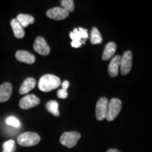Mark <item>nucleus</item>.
Returning a JSON list of instances; mask_svg holds the SVG:
<instances>
[{
    "instance_id": "obj_1",
    "label": "nucleus",
    "mask_w": 152,
    "mask_h": 152,
    "mask_svg": "<svg viewBox=\"0 0 152 152\" xmlns=\"http://www.w3.org/2000/svg\"><path fill=\"white\" fill-rule=\"evenodd\" d=\"M60 85L61 80L59 77L54 75L47 74V75H44L39 79V83H38V87L42 92H48L56 89L57 87H59Z\"/></svg>"
},
{
    "instance_id": "obj_2",
    "label": "nucleus",
    "mask_w": 152,
    "mask_h": 152,
    "mask_svg": "<svg viewBox=\"0 0 152 152\" xmlns=\"http://www.w3.org/2000/svg\"><path fill=\"white\" fill-rule=\"evenodd\" d=\"M17 142L22 147H33L40 142V137L35 132H26L18 137Z\"/></svg>"
},
{
    "instance_id": "obj_3",
    "label": "nucleus",
    "mask_w": 152,
    "mask_h": 152,
    "mask_svg": "<svg viewBox=\"0 0 152 152\" xmlns=\"http://www.w3.org/2000/svg\"><path fill=\"white\" fill-rule=\"evenodd\" d=\"M70 37L72 39L71 46L74 48H78L85 43V40L88 38L87 30L83 28H75L73 31L70 33Z\"/></svg>"
},
{
    "instance_id": "obj_4",
    "label": "nucleus",
    "mask_w": 152,
    "mask_h": 152,
    "mask_svg": "<svg viewBox=\"0 0 152 152\" xmlns=\"http://www.w3.org/2000/svg\"><path fill=\"white\" fill-rule=\"evenodd\" d=\"M122 108V102L117 98H113L108 104L107 113L105 118L108 121H112L118 115Z\"/></svg>"
},
{
    "instance_id": "obj_5",
    "label": "nucleus",
    "mask_w": 152,
    "mask_h": 152,
    "mask_svg": "<svg viewBox=\"0 0 152 152\" xmlns=\"http://www.w3.org/2000/svg\"><path fill=\"white\" fill-rule=\"evenodd\" d=\"M80 137V134L77 132H66L61 136L60 142L62 145L72 148L77 144Z\"/></svg>"
},
{
    "instance_id": "obj_6",
    "label": "nucleus",
    "mask_w": 152,
    "mask_h": 152,
    "mask_svg": "<svg viewBox=\"0 0 152 152\" xmlns=\"http://www.w3.org/2000/svg\"><path fill=\"white\" fill-rule=\"evenodd\" d=\"M132 54L130 51L125 52L121 57L120 68H121V74L123 75H127L130 71L131 68H132Z\"/></svg>"
},
{
    "instance_id": "obj_7",
    "label": "nucleus",
    "mask_w": 152,
    "mask_h": 152,
    "mask_svg": "<svg viewBox=\"0 0 152 152\" xmlns=\"http://www.w3.org/2000/svg\"><path fill=\"white\" fill-rule=\"evenodd\" d=\"M109 100L106 97L100 98L96 105V118L98 121H103L107 113Z\"/></svg>"
},
{
    "instance_id": "obj_8",
    "label": "nucleus",
    "mask_w": 152,
    "mask_h": 152,
    "mask_svg": "<svg viewBox=\"0 0 152 152\" xmlns=\"http://www.w3.org/2000/svg\"><path fill=\"white\" fill-rule=\"evenodd\" d=\"M40 103L39 99L34 94H28L20 99L19 102V106L22 109L27 110L30 108L35 107Z\"/></svg>"
},
{
    "instance_id": "obj_9",
    "label": "nucleus",
    "mask_w": 152,
    "mask_h": 152,
    "mask_svg": "<svg viewBox=\"0 0 152 152\" xmlns=\"http://www.w3.org/2000/svg\"><path fill=\"white\" fill-rule=\"evenodd\" d=\"M33 48L36 52L42 56H47L50 52V48L47 45L46 40L42 37H37L36 38Z\"/></svg>"
},
{
    "instance_id": "obj_10",
    "label": "nucleus",
    "mask_w": 152,
    "mask_h": 152,
    "mask_svg": "<svg viewBox=\"0 0 152 152\" xmlns=\"http://www.w3.org/2000/svg\"><path fill=\"white\" fill-rule=\"evenodd\" d=\"M47 16L49 18L56 20H61L69 16V13L62 7H54L47 11Z\"/></svg>"
},
{
    "instance_id": "obj_11",
    "label": "nucleus",
    "mask_w": 152,
    "mask_h": 152,
    "mask_svg": "<svg viewBox=\"0 0 152 152\" xmlns=\"http://www.w3.org/2000/svg\"><path fill=\"white\" fill-rule=\"evenodd\" d=\"M16 58L19 61L28 64H33L35 62V57L27 51L19 50L16 53Z\"/></svg>"
},
{
    "instance_id": "obj_12",
    "label": "nucleus",
    "mask_w": 152,
    "mask_h": 152,
    "mask_svg": "<svg viewBox=\"0 0 152 152\" xmlns=\"http://www.w3.org/2000/svg\"><path fill=\"white\" fill-rule=\"evenodd\" d=\"M12 94V85L9 83H4L0 85V103L5 102L10 99Z\"/></svg>"
},
{
    "instance_id": "obj_13",
    "label": "nucleus",
    "mask_w": 152,
    "mask_h": 152,
    "mask_svg": "<svg viewBox=\"0 0 152 152\" xmlns=\"http://www.w3.org/2000/svg\"><path fill=\"white\" fill-rule=\"evenodd\" d=\"M121 56L120 55H117V56L113 57V59L110 62L108 71H109V74L111 77H116L118 74V69L120 67V64H121Z\"/></svg>"
},
{
    "instance_id": "obj_14",
    "label": "nucleus",
    "mask_w": 152,
    "mask_h": 152,
    "mask_svg": "<svg viewBox=\"0 0 152 152\" xmlns=\"http://www.w3.org/2000/svg\"><path fill=\"white\" fill-rule=\"evenodd\" d=\"M36 85V80L33 77H28L20 87L19 92L20 94H25L31 91Z\"/></svg>"
},
{
    "instance_id": "obj_15",
    "label": "nucleus",
    "mask_w": 152,
    "mask_h": 152,
    "mask_svg": "<svg viewBox=\"0 0 152 152\" xmlns=\"http://www.w3.org/2000/svg\"><path fill=\"white\" fill-rule=\"evenodd\" d=\"M11 26L12 28L13 32L15 37L18 39H21L25 36V31L24 28L20 26V24L18 22L16 18H14L11 20Z\"/></svg>"
},
{
    "instance_id": "obj_16",
    "label": "nucleus",
    "mask_w": 152,
    "mask_h": 152,
    "mask_svg": "<svg viewBox=\"0 0 152 152\" xmlns=\"http://www.w3.org/2000/svg\"><path fill=\"white\" fill-rule=\"evenodd\" d=\"M115 51H116V45L113 42L108 43L104 48L103 55H102V59L104 61L110 59L115 54Z\"/></svg>"
},
{
    "instance_id": "obj_17",
    "label": "nucleus",
    "mask_w": 152,
    "mask_h": 152,
    "mask_svg": "<svg viewBox=\"0 0 152 152\" xmlns=\"http://www.w3.org/2000/svg\"><path fill=\"white\" fill-rule=\"evenodd\" d=\"M16 20L20 24L23 28H26L30 24H33L35 22V18L33 16L28 14H20L18 15Z\"/></svg>"
},
{
    "instance_id": "obj_18",
    "label": "nucleus",
    "mask_w": 152,
    "mask_h": 152,
    "mask_svg": "<svg viewBox=\"0 0 152 152\" xmlns=\"http://www.w3.org/2000/svg\"><path fill=\"white\" fill-rule=\"evenodd\" d=\"M47 109L49 112L55 115V116H58L59 115V110H58V103L55 100L49 101L46 104Z\"/></svg>"
},
{
    "instance_id": "obj_19",
    "label": "nucleus",
    "mask_w": 152,
    "mask_h": 152,
    "mask_svg": "<svg viewBox=\"0 0 152 152\" xmlns=\"http://www.w3.org/2000/svg\"><path fill=\"white\" fill-rule=\"evenodd\" d=\"M90 41L92 45H98L102 42V37L99 31V30L96 27L92 28L91 32Z\"/></svg>"
},
{
    "instance_id": "obj_20",
    "label": "nucleus",
    "mask_w": 152,
    "mask_h": 152,
    "mask_svg": "<svg viewBox=\"0 0 152 152\" xmlns=\"http://www.w3.org/2000/svg\"><path fill=\"white\" fill-rule=\"evenodd\" d=\"M3 152H14L16 149L14 140H10L3 144Z\"/></svg>"
},
{
    "instance_id": "obj_21",
    "label": "nucleus",
    "mask_w": 152,
    "mask_h": 152,
    "mask_svg": "<svg viewBox=\"0 0 152 152\" xmlns=\"http://www.w3.org/2000/svg\"><path fill=\"white\" fill-rule=\"evenodd\" d=\"M62 8H64L68 13H71L74 11L75 9V5H74V1L73 0H62L61 1Z\"/></svg>"
},
{
    "instance_id": "obj_22",
    "label": "nucleus",
    "mask_w": 152,
    "mask_h": 152,
    "mask_svg": "<svg viewBox=\"0 0 152 152\" xmlns=\"http://www.w3.org/2000/svg\"><path fill=\"white\" fill-rule=\"evenodd\" d=\"M6 123L8 125L14 127L15 128H18L20 127V121L14 116H9L6 120Z\"/></svg>"
},
{
    "instance_id": "obj_23",
    "label": "nucleus",
    "mask_w": 152,
    "mask_h": 152,
    "mask_svg": "<svg viewBox=\"0 0 152 152\" xmlns=\"http://www.w3.org/2000/svg\"><path fill=\"white\" fill-rule=\"evenodd\" d=\"M57 96L60 99H66L68 97L67 90H64V89H61L57 92Z\"/></svg>"
},
{
    "instance_id": "obj_24",
    "label": "nucleus",
    "mask_w": 152,
    "mask_h": 152,
    "mask_svg": "<svg viewBox=\"0 0 152 152\" xmlns=\"http://www.w3.org/2000/svg\"><path fill=\"white\" fill-rule=\"evenodd\" d=\"M68 87H69V82L68 80H65L62 83V89H64V90H67Z\"/></svg>"
},
{
    "instance_id": "obj_25",
    "label": "nucleus",
    "mask_w": 152,
    "mask_h": 152,
    "mask_svg": "<svg viewBox=\"0 0 152 152\" xmlns=\"http://www.w3.org/2000/svg\"><path fill=\"white\" fill-rule=\"evenodd\" d=\"M107 152H120L118 150L115 149H110L107 151Z\"/></svg>"
}]
</instances>
